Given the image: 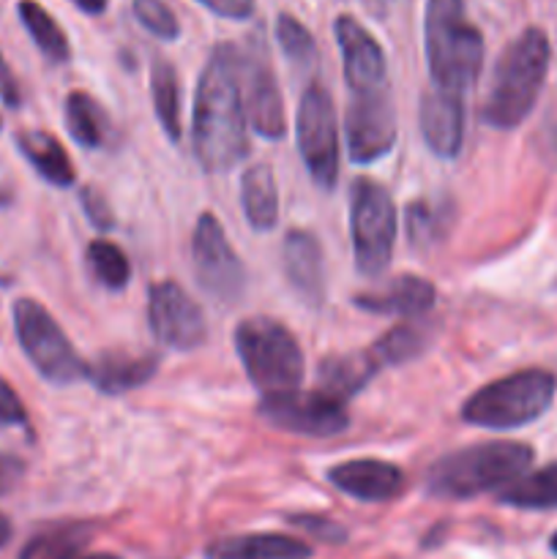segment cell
I'll return each instance as SVG.
<instances>
[{"mask_svg":"<svg viewBox=\"0 0 557 559\" xmlns=\"http://www.w3.org/2000/svg\"><path fill=\"white\" fill-rule=\"evenodd\" d=\"M131 9H134L137 22H140L147 33H153L156 38L175 41V38L180 36L178 16L173 14V9H169L164 0H134Z\"/></svg>","mask_w":557,"mask_h":559,"instance_id":"d6a6232c","label":"cell"},{"mask_svg":"<svg viewBox=\"0 0 557 559\" xmlns=\"http://www.w3.org/2000/svg\"><path fill=\"white\" fill-rule=\"evenodd\" d=\"M293 524H298V527H304L306 533L317 535V538L328 540V544H339V540L347 538V533H344L339 524L328 522V519H317V516H295Z\"/></svg>","mask_w":557,"mask_h":559,"instance_id":"8d00e7d4","label":"cell"},{"mask_svg":"<svg viewBox=\"0 0 557 559\" xmlns=\"http://www.w3.org/2000/svg\"><path fill=\"white\" fill-rule=\"evenodd\" d=\"M87 267L96 276V282L102 284L104 289H123L131 278V262L126 257V251L120 249L118 243L107 238H98L87 246Z\"/></svg>","mask_w":557,"mask_h":559,"instance_id":"4dcf8cb0","label":"cell"},{"mask_svg":"<svg viewBox=\"0 0 557 559\" xmlns=\"http://www.w3.org/2000/svg\"><path fill=\"white\" fill-rule=\"evenodd\" d=\"M396 109L382 91L353 93L344 115V142L353 164H375L396 145Z\"/></svg>","mask_w":557,"mask_h":559,"instance_id":"8fae6325","label":"cell"},{"mask_svg":"<svg viewBox=\"0 0 557 559\" xmlns=\"http://www.w3.org/2000/svg\"><path fill=\"white\" fill-rule=\"evenodd\" d=\"M200 3L227 20H249L254 14V0H200Z\"/></svg>","mask_w":557,"mask_h":559,"instance_id":"74e56055","label":"cell"},{"mask_svg":"<svg viewBox=\"0 0 557 559\" xmlns=\"http://www.w3.org/2000/svg\"><path fill=\"white\" fill-rule=\"evenodd\" d=\"M429 342L431 333L424 325H396L371 347V355L380 366H399L426 353Z\"/></svg>","mask_w":557,"mask_h":559,"instance_id":"f546056e","label":"cell"},{"mask_svg":"<svg viewBox=\"0 0 557 559\" xmlns=\"http://www.w3.org/2000/svg\"><path fill=\"white\" fill-rule=\"evenodd\" d=\"M276 41L282 52L293 60L295 66H309L317 58V44L309 27L300 25L293 14L276 16Z\"/></svg>","mask_w":557,"mask_h":559,"instance_id":"1f68e13d","label":"cell"},{"mask_svg":"<svg viewBox=\"0 0 557 559\" xmlns=\"http://www.w3.org/2000/svg\"><path fill=\"white\" fill-rule=\"evenodd\" d=\"M16 11H20L22 25L31 33V38L42 49L44 58L52 60V63H66L71 58V44L66 38L63 27L55 22V16L42 3H36V0H20Z\"/></svg>","mask_w":557,"mask_h":559,"instance_id":"f1b7e54d","label":"cell"},{"mask_svg":"<svg viewBox=\"0 0 557 559\" xmlns=\"http://www.w3.org/2000/svg\"><path fill=\"white\" fill-rule=\"evenodd\" d=\"M298 153L311 180L322 191L336 189L339 180V118L328 87L311 82L298 104Z\"/></svg>","mask_w":557,"mask_h":559,"instance_id":"9c48e42d","label":"cell"},{"mask_svg":"<svg viewBox=\"0 0 557 559\" xmlns=\"http://www.w3.org/2000/svg\"><path fill=\"white\" fill-rule=\"evenodd\" d=\"M233 342L246 377L262 399L298 391L304 380V353L287 325L271 317H246L235 328Z\"/></svg>","mask_w":557,"mask_h":559,"instance_id":"8992f818","label":"cell"},{"mask_svg":"<svg viewBox=\"0 0 557 559\" xmlns=\"http://www.w3.org/2000/svg\"><path fill=\"white\" fill-rule=\"evenodd\" d=\"M420 136L437 158H457L464 142V96L429 87L420 96Z\"/></svg>","mask_w":557,"mask_h":559,"instance_id":"2e32d148","label":"cell"},{"mask_svg":"<svg viewBox=\"0 0 557 559\" xmlns=\"http://www.w3.org/2000/svg\"><path fill=\"white\" fill-rule=\"evenodd\" d=\"M11 533H14V530H11V522L3 516V513H0V549H3V546L9 544Z\"/></svg>","mask_w":557,"mask_h":559,"instance_id":"b9f144b4","label":"cell"},{"mask_svg":"<svg viewBox=\"0 0 557 559\" xmlns=\"http://www.w3.org/2000/svg\"><path fill=\"white\" fill-rule=\"evenodd\" d=\"M27 420L25 404L16 396L14 388L0 380V426H20Z\"/></svg>","mask_w":557,"mask_h":559,"instance_id":"d590c367","label":"cell"},{"mask_svg":"<svg viewBox=\"0 0 557 559\" xmlns=\"http://www.w3.org/2000/svg\"><path fill=\"white\" fill-rule=\"evenodd\" d=\"M71 3L80 11H85V14H102V11L107 9L109 0H71Z\"/></svg>","mask_w":557,"mask_h":559,"instance_id":"60d3db41","label":"cell"},{"mask_svg":"<svg viewBox=\"0 0 557 559\" xmlns=\"http://www.w3.org/2000/svg\"><path fill=\"white\" fill-rule=\"evenodd\" d=\"M0 102L5 104V107H20L22 104V91H20V82H16L14 71H11V66L5 63L3 52H0Z\"/></svg>","mask_w":557,"mask_h":559,"instance_id":"ab89813d","label":"cell"},{"mask_svg":"<svg viewBox=\"0 0 557 559\" xmlns=\"http://www.w3.org/2000/svg\"><path fill=\"white\" fill-rule=\"evenodd\" d=\"M549 546H552V551H555V555H557V533H555V535H552V540H549Z\"/></svg>","mask_w":557,"mask_h":559,"instance_id":"ee69618b","label":"cell"},{"mask_svg":"<svg viewBox=\"0 0 557 559\" xmlns=\"http://www.w3.org/2000/svg\"><path fill=\"white\" fill-rule=\"evenodd\" d=\"M328 484L360 502H388L402 495L404 473L382 459H349L328 469Z\"/></svg>","mask_w":557,"mask_h":559,"instance_id":"e0dca14e","label":"cell"},{"mask_svg":"<svg viewBox=\"0 0 557 559\" xmlns=\"http://www.w3.org/2000/svg\"><path fill=\"white\" fill-rule=\"evenodd\" d=\"M435 284L420 276H396L371 293L355 295V306L380 317H420L435 306Z\"/></svg>","mask_w":557,"mask_h":559,"instance_id":"d6986e66","label":"cell"},{"mask_svg":"<svg viewBox=\"0 0 557 559\" xmlns=\"http://www.w3.org/2000/svg\"><path fill=\"white\" fill-rule=\"evenodd\" d=\"M14 331L22 353L33 369L52 385H74L87 377V364L76 355L74 344L38 300L20 298L14 304Z\"/></svg>","mask_w":557,"mask_h":559,"instance_id":"ba28073f","label":"cell"},{"mask_svg":"<svg viewBox=\"0 0 557 559\" xmlns=\"http://www.w3.org/2000/svg\"><path fill=\"white\" fill-rule=\"evenodd\" d=\"M333 36L342 49L344 80L353 87V93L380 91L386 82V55L377 38L349 14L336 16Z\"/></svg>","mask_w":557,"mask_h":559,"instance_id":"9a60e30c","label":"cell"},{"mask_svg":"<svg viewBox=\"0 0 557 559\" xmlns=\"http://www.w3.org/2000/svg\"><path fill=\"white\" fill-rule=\"evenodd\" d=\"M80 202H82V211H85V216L91 218V224L96 229H112L115 224V213L112 207H109L107 197L102 194L98 189H93V186H87V189H82L80 194Z\"/></svg>","mask_w":557,"mask_h":559,"instance_id":"e575fe53","label":"cell"},{"mask_svg":"<svg viewBox=\"0 0 557 559\" xmlns=\"http://www.w3.org/2000/svg\"><path fill=\"white\" fill-rule=\"evenodd\" d=\"M151 96L156 118L162 123L164 134L173 142L180 140L183 134V118H180V80L178 71L169 60L156 58L151 69Z\"/></svg>","mask_w":557,"mask_h":559,"instance_id":"83f0119b","label":"cell"},{"mask_svg":"<svg viewBox=\"0 0 557 559\" xmlns=\"http://www.w3.org/2000/svg\"><path fill=\"white\" fill-rule=\"evenodd\" d=\"M147 322L156 342L178 353H191L208 338L200 304L178 282H156L147 289Z\"/></svg>","mask_w":557,"mask_h":559,"instance_id":"4fadbf2b","label":"cell"},{"mask_svg":"<svg viewBox=\"0 0 557 559\" xmlns=\"http://www.w3.org/2000/svg\"><path fill=\"white\" fill-rule=\"evenodd\" d=\"M282 265L295 295L309 306H320L325 298V276H322V249L315 235L306 229H289L282 246Z\"/></svg>","mask_w":557,"mask_h":559,"instance_id":"ac0fdd59","label":"cell"},{"mask_svg":"<svg viewBox=\"0 0 557 559\" xmlns=\"http://www.w3.org/2000/svg\"><path fill=\"white\" fill-rule=\"evenodd\" d=\"M442 216L429 200H418L407 205V235L415 246H431L440 235Z\"/></svg>","mask_w":557,"mask_h":559,"instance_id":"836d02e7","label":"cell"},{"mask_svg":"<svg viewBox=\"0 0 557 559\" xmlns=\"http://www.w3.org/2000/svg\"><path fill=\"white\" fill-rule=\"evenodd\" d=\"M311 546L282 533L229 535L205 546V559H309Z\"/></svg>","mask_w":557,"mask_h":559,"instance_id":"ffe728a7","label":"cell"},{"mask_svg":"<svg viewBox=\"0 0 557 559\" xmlns=\"http://www.w3.org/2000/svg\"><path fill=\"white\" fill-rule=\"evenodd\" d=\"M535 451L517 440H491L453 451L431 464L426 491L437 500H473L486 491L506 489L528 473Z\"/></svg>","mask_w":557,"mask_h":559,"instance_id":"3957f363","label":"cell"},{"mask_svg":"<svg viewBox=\"0 0 557 559\" xmlns=\"http://www.w3.org/2000/svg\"><path fill=\"white\" fill-rule=\"evenodd\" d=\"M262 420L273 429L304 437H336L349 426V415L342 402L322 391H289L282 396H265L257 407Z\"/></svg>","mask_w":557,"mask_h":559,"instance_id":"7c38bea8","label":"cell"},{"mask_svg":"<svg viewBox=\"0 0 557 559\" xmlns=\"http://www.w3.org/2000/svg\"><path fill=\"white\" fill-rule=\"evenodd\" d=\"M158 369V355H126V353H102L93 364H87V377L93 385L107 396L129 393L134 388L153 380Z\"/></svg>","mask_w":557,"mask_h":559,"instance_id":"44dd1931","label":"cell"},{"mask_svg":"<svg viewBox=\"0 0 557 559\" xmlns=\"http://www.w3.org/2000/svg\"><path fill=\"white\" fill-rule=\"evenodd\" d=\"M549 60V38L541 27H528L519 33L497 60L489 93L481 107V120L500 131L522 126L544 91Z\"/></svg>","mask_w":557,"mask_h":559,"instance_id":"7a4b0ae2","label":"cell"},{"mask_svg":"<svg viewBox=\"0 0 557 559\" xmlns=\"http://www.w3.org/2000/svg\"><path fill=\"white\" fill-rule=\"evenodd\" d=\"M93 527L85 522H71L49 527L27 540L20 559H80L85 546L91 544Z\"/></svg>","mask_w":557,"mask_h":559,"instance_id":"4316f807","label":"cell"},{"mask_svg":"<svg viewBox=\"0 0 557 559\" xmlns=\"http://www.w3.org/2000/svg\"><path fill=\"white\" fill-rule=\"evenodd\" d=\"M240 205L246 222L257 233H271L278 222V189L273 169L268 164H254L240 178Z\"/></svg>","mask_w":557,"mask_h":559,"instance_id":"cb8c5ba5","label":"cell"},{"mask_svg":"<svg viewBox=\"0 0 557 559\" xmlns=\"http://www.w3.org/2000/svg\"><path fill=\"white\" fill-rule=\"evenodd\" d=\"M349 235L360 276H382L396 243V205L377 180L358 178L349 189Z\"/></svg>","mask_w":557,"mask_h":559,"instance_id":"52a82bcc","label":"cell"},{"mask_svg":"<svg viewBox=\"0 0 557 559\" xmlns=\"http://www.w3.org/2000/svg\"><path fill=\"white\" fill-rule=\"evenodd\" d=\"M16 145H20L22 156L31 162V167L36 169L47 183L58 186V189L74 186V164H71L69 153L63 151V145H60L52 134H47V131L42 129L22 131V134H16Z\"/></svg>","mask_w":557,"mask_h":559,"instance_id":"603a6c76","label":"cell"},{"mask_svg":"<svg viewBox=\"0 0 557 559\" xmlns=\"http://www.w3.org/2000/svg\"><path fill=\"white\" fill-rule=\"evenodd\" d=\"M240 49L218 44L197 82L191 147L205 173H229L249 153Z\"/></svg>","mask_w":557,"mask_h":559,"instance_id":"6da1fadb","label":"cell"},{"mask_svg":"<svg viewBox=\"0 0 557 559\" xmlns=\"http://www.w3.org/2000/svg\"><path fill=\"white\" fill-rule=\"evenodd\" d=\"M424 44L435 87L464 96L484 66V36L467 20L464 0H426Z\"/></svg>","mask_w":557,"mask_h":559,"instance_id":"277c9868","label":"cell"},{"mask_svg":"<svg viewBox=\"0 0 557 559\" xmlns=\"http://www.w3.org/2000/svg\"><path fill=\"white\" fill-rule=\"evenodd\" d=\"M557 377L546 369H522L489 382L464 402L462 420L489 431H511L538 420L552 407Z\"/></svg>","mask_w":557,"mask_h":559,"instance_id":"5b68a950","label":"cell"},{"mask_svg":"<svg viewBox=\"0 0 557 559\" xmlns=\"http://www.w3.org/2000/svg\"><path fill=\"white\" fill-rule=\"evenodd\" d=\"M66 129H69L71 140L80 147H87V151H96V147L104 145L109 131L107 112H104L102 104L85 91H74L66 96Z\"/></svg>","mask_w":557,"mask_h":559,"instance_id":"d4e9b609","label":"cell"},{"mask_svg":"<svg viewBox=\"0 0 557 559\" xmlns=\"http://www.w3.org/2000/svg\"><path fill=\"white\" fill-rule=\"evenodd\" d=\"M380 364L369 353H344V355H331L320 364L317 371V382H320V391L325 396L336 399V402H347L355 393L364 391L371 382V377L377 374Z\"/></svg>","mask_w":557,"mask_h":559,"instance_id":"7402d4cb","label":"cell"},{"mask_svg":"<svg viewBox=\"0 0 557 559\" xmlns=\"http://www.w3.org/2000/svg\"><path fill=\"white\" fill-rule=\"evenodd\" d=\"M502 506L522 508V511H555L557 508V462L522 475L506 489L497 491Z\"/></svg>","mask_w":557,"mask_h":559,"instance_id":"484cf974","label":"cell"},{"mask_svg":"<svg viewBox=\"0 0 557 559\" xmlns=\"http://www.w3.org/2000/svg\"><path fill=\"white\" fill-rule=\"evenodd\" d=\"M80 559H118V557H112V555H91V557H80Z\"/></svg>","mask_w":557,"mask_h":559,"instance_id":"7bdbcfd3","label":"cell"},{"mask_svg":"<svg viewBox=\"0 0 557 559\" xmlns=\"http://www.w3.org/2000/svg\"><path fill=\"white\" fill-rule=\"evenodd\" d=\"M240 85H244L246 120L262 140H282L287 131L284 102L276 76L262 49L240 52Z\"/></svg>","mask_w":557,"mask_h":559,"instance_id":"5bb4252c","label":"cell"},{"mask_svg":"<svg viewBox=\"0 0 557 559\" xmlns=\"http://www.w3.org/2000/svg\"><path fill=\"white\" fill-rule=\"evenodd\" d=\"M25 475V462L11 453H0V497L9 495L11 489H16V484Z\"/></svg>","mask_w":557,"mask_h":559,"instance_id":"f35d334b","label":"cell"},{"mask_svg":"<svg viewBox=\"0 0 557 559\" xmlns=\"http://www.w3.org/2000/svg\"><path fill=\"white\" fill-rule=\"evenodd\" d=\"M191 265L197 284L208 298L235 304L246 289V267L229 246L222 222L213 213H202L191 233Z\"/></svg>","mask_w":557,"mask_h":559,"instance_id":"30bf717a","label":"cell"}]
</instances>
